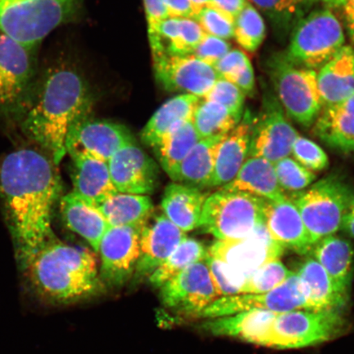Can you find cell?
I'll return each mask as SVG.
<instances>
[{
    "mask_svg": "<svg viewBox=\"0 0 354 354\" xmlns=\"http://www.w3.org/2000/svg\"><path fill=\"white\" fill-rule=\"evenodd\" d=\"M207 35L223 39L234 37V20L211 6L201 8L196 17Z\"/></svg>",
    "mask_w": 354,
    "mask_h": 354,
    "instance_id": "cell-43",
    "label": "cell"
},
{
    "mask_svg": "<svg viewBox=\"0 0 354 354\" xmlns=\"http://www.w3.org/2000/svg\"><path fill=\"white\" fill-rule=\"evenodd\" d=\"M207 249L201 241L187 238L172 253L160 267L158 268L148 279L155 289H160L165 283L190 266L205 260Z\"/></svg>",
    "mask_w": 354,
    "mask_h": 354,
    "instance_id": "cell-36",
    "label": "cell"
},
{
    "mask_svg": "<svg viewBox=\"0 0 354 354\" xmlns=\"http://www.w3.org/2000/svg\"><path fill=\"white\" fill-rule=\"evenodd\" d=\"M348 329V321L342 309H299L281 313L272 323L265 347H311L337 339Z\"/></svg>",
    "mask_w": 354,
    "mask_h": 354,
    "instance_id": "cell-6",
    "label": "cell"
},
{
    "mask_svg": "<svg viewBox=\"0 0 354 354\" xmlns=\"http://www.w3.org/2000/svg\"><path fill=\"white\" fill-rule=\"evenodd\" d=\"M342 24L330 8L314 10L295 26L289 50L291 63L303 68H322L344 46Z\"/></svg>",
    "mask_w": 354,
    "mask_h": 354,
    "instance_id": "cell-8",
    "label": "cell"
},
{
    "mask_svg": "<svg viewBox=\"0 0 354 354\" xmlns=\"http://www.w3.org/2000/svg\"><path fill=\"white\" fill-rule=\"evenodd\" d=\"M265 201L249 193L220 188L207 197L198 228L218 241L249 236L265 225Z\"/></svg>",
    "mask_w": 354,
    "mask_h": 354,
    "instance_id": "cell-4",
    "label": "cell"
},
{
    "mask_svg": "<svg viewBox=\"0 0 354 354\" xmlns=\"http://www.w3.org/2000/svg\"><path fill=\"white\" fill-rule=\"evenodd\" d=\"M233 84L240 88L245 95H253L255 86V77L253 66H252L251 64L248 65L240 77H239Z\"/></svg>",
    "mask_w": 354,
    "mask_h": 354,
    "instance_id": "cell-50",
    "label": "cell"
},
{
    "mask_svg": "<svg viewBox=\"0 0 354 354\" xmlns=\"http://www.w3.org/2000/svg\"><path fill=\"white\" fill-rule=\"evenodd\" d=\"M35 53L0 33V114L19 116L37 81Z\"/></svg>",
    "mask_w": 354,
    "mask_h": 354,
    "instance_id": "cell-10",
    "label": "cell"
},
{
    "mask_svg": "<svg viewBox=\"0 0 354 354\" xmlns=\"http://www.w3.org/2000/svg\"><path fill=\"white\" fill-rule=\"evenodd\" d=\"M201 100L192 95H179L167 101L154 113L141 131L142 142L153 149L178 124L192 120L194 110Z\"/></svg>",
    "mask_w": 354,
    "mask_h": 354,
    "instance_id": "cell-32",
    "label": "cell"
},
{
    "mask_svg": "<svg viewBox=\"0 0 354 354\" xmlns=\"http://www.w3.org/2000/svg\"><path fill=\"white\" fill-rule=\"evenodd\" d=\"M70 157L73 162L74 193L96 206L118 193L111 180L107 162L86 153H75Z\"/></svg>",
    "mask_w": 354,
    "mask_h": 354,
    "instance_id": "cell-23",
    "label": "cell"
},
{
    "mask_svg": "<svg viewBox=\"0 0 354 354\" xmlns=\"http://www.w3.org/2000/svg\"><path fill=\"white\" fill-rule=\"evenodd\" d=\"M274 167L279 185L286 192H302L317 179V176L313 171L307 169L295 159L289 157L277 162Z\"/></svg>",
    "mask_w": 354,
    "mask_h": 354,
    "instance_id": "cell-41",
    "label": "cell"
},
{
    "mask_svg": "<svg viewBox=\"0 0 354 354\" xmlns=\"http://www.w3.org/2000/svg\"><path fill=\"white\" fill-rule=\"evenodd\" d=\"M266 26L260 13L248 3L234 19V37L245 50L254 53L264 41Z\"/></svg>",
    "mask_w": 354,
    "mask_h": 354,
    "instance_id": "cell-38",
    "label": "cell"
},
{
    "mask_svg": "<svg viewBox=\"0 0 354 354\" xmlns=\"http://www.w3.org/2000/svg\"><path fill=\"white\" fill-rule=\"evenodd\" d=\"M260 10L267 13L275 24L282 28L298 22L304 17L305 13L317 3L323 0H250Z\"/></svg>",
    "mask_w": 354,
    "mask_h": 354,
    "instance_id": "cell-39",
    "label": "cell"
},
{
    "mask_svg": "<svg viewBox=\"0 0 354 354\" xmlns=\"http://www.w3.org/2000/svg\"><path fill=\"white\" fill-rule=\"evenodd\" d=\"M298 137L297 131L287 120L280 102L269 95L264 100L262 113L254 119L249 157L262 158L275 165L290 156Z\"/></svg>",
    "mask_w": 354,
    "mask_h": 354,
    "instance_id": "cell-15",
    "label": "cell"
},
{
    "mask_svg": "<svg viewBox=\"0 0 354 354\" xmlns=\"http://www.w3.org/2000/svg\"><path fill=\"white\" fill-rule=\"evenodd\" d=\"M207 194L202 190L180 183L167 185L161 207L172 223L187 234L198 228Z\"/></svg>",
    "mask_w": 354,
    "mask_h": 354,
    "instance_id": "cell-29",
    "label": "cell"
},
{
    "mask_svg": "<svg viewBox=\"0 0 354 354\" xmlns=\"http://www.w3.org/2000/svg\"><path fill=\"white\" fill-rule=\"evenodd\" d=\"M312 252L313 259L328 274L336 290L348 299L354 270L352 243L346 239L332 234L317 241Z\"/></svg>",
    "mask_w": 354,
    "mask_h": 354,
    "instance_id": "cell-26",
    "label": "cell"
},
{
    "mask_svg": "<svg viewBox=\"0 0 354 354\" xmlns=\"http://www.w3.org/2000/svg\"><path fill=\"white\" fill-rule=\"evenodd\" d=\"M155 77L167 91L205 98L220 77L214 66L192 55H153Z\"/></svg>",
    "mask_w": 354,
    "mask_h": 354,
    "instance_id": "cell-16",
    "label": "cell"
},
{
    "mask_svg": "<svg viewBox=\"0 0 354 354\" xmlns=\"http://www.w3.org/2000/svg\"><path fill=\"white\" fill-rule=\"evenodd\" d=\"M297 207L314 243L342 228L345 214L354 201L346 183L335 176L310 185L289 198Z\"/></svg>",
    "mask_w": 354,
    "mask_h": 354,
    "instance_id": "cell-7",
    "label": "cell"
},
{
    "mask_svg": "<svg viewBox=\"0 0 354 354\" xmlns=\"http://www.w3.org/2000/svg\"><path fill=\"white\" fill-rule=\"evenodd\" d=\"M284 251L270 236L265 225L239 240H216L207 249L209 255L223 263L241 291L252 274L266 263L280 259Z\"/></svg>",
    "mask_w": 354,
    "mask_h": 354,
    "instance_id": "cell-11",
    "label": "cell"
},
{
    "mask_svg": "<svg viewBox=\"0 0 354 354\" xmlns=\"http://www.w3.org/2000/svg\"><path fill=\"white\" fill-rule=\"evenodd\" d=\"M323 107L334 105L354 95V48L344 46L317 74Z\"/></svg>",
    "mask_w": 354,
    "mask_h": 354,
    "instance_id": "cell-27",
    "label": "cell"
},
{
    "mask_svg": "<svg viewBox=\"0 0 354 354\" xmlns=\"http://www.w3.org/2000/svg\"><path fill=\"white\" fill-rule=\"evenodd\" d=\"M251 62L249 57L241 50L229 51L223 59L216 63L214 68L219 74L221 78H224L230 82L234 83L240 77L243 71Z\"/></svg>",
    "mask_w": 354,
    "mask_h": 354,
    "instance_id": "cell-47",
    "label": "cell"
},
{
    "mask_svg": "<svg viewBox=\"0 0 354 354\" xmlns=\"http://www.w3.org/2000/svg\"><path fill=\"white\" fill-rule=\"evenodd\" d=\"M59 203L66 227L82 237L98 253L102 239L110 228L98 207L73 192L62 197Z\"/></svg>",
    "mask_w": 354,
    "mask_h": 354,
    "instance_id": "cell-22",
    "label": "cell"
},
{
    "mask_svg": "<svg viewBox=\"0 0 354 354\" xmlns=\"http://www.w3.org/2000/svg\"><path fill=\"white\" fill-rule=\"evenodd\" d=\"M194 6L196 7L198 12L201 10L202 8L209 6L210 0H192Z\"/></svg>",
    "mask_w": 354,
    "mask_h": 354,
    "instance_id": "cell-53",
    "label": "cell"
},
{
    "mask_svg": "<svg viewBox=\"0 0 354 354\" xmlns=\"http://www.w3.org/2000/svg\"><path fill=\"white\" fill-rule=\"evenodd\" d=\"M158 290L163 306L188 320H198L219 298L206 259L185 269Z\"/></svg>",
    "mask_w": 354,
    "mask_h": 354,
    "instance_id": "cell-12",
    "label": "cell"
},
{
    "mask_svg": "<svg viewBox=\"0 0 354 354\" xmlns=\"http://www.w3.org/2000/svg\"><path fill=\"white\" fill-rule=\"evenodd\" d=\"M30 288L52 305H71L100 295L106 289L94 252L57 240L47 243L24 269Z\"/></svg>",
    "mask_w": 354,
    "mask_h": 354,
    "instance_id": "cell-3",
    "label": "cell"
},
{
    "mask_svg": "<svg viewBox=\"0 0 354 354\" xmlns=\"http://www.w3.org/2000/svg\"><path fill=\"white\" fill-rule=\"evenodd\" d=\"M344 0H323L327 7H342Z\"/></svg>",
    "mask_w": 354,
    "mask_h": 354,
    "instance_id": "cell-54",
    "label": "cell"
},
{
    "mask_svg": "<svg viewBox=\"0 0 354 354\" xmlns=\"http://www.w3.org/2000/svg\"><path fill=\"white\" fill-rule=\"evenodd\" d=\"M293 272L280 259L271 261L248 278L241 294H262L271 291L281 286Z\"/></svg>",
    "mask_w": 354,
    "mask_h": 354,
    "instance_id": "cell-40",
    "label": "cell"
},
{
    "mask_svg": "<svg viewBox=\"0 0 354 354\" xmlns=\"http://www.w3.org/2000/svg\"><path fill=\"white\" fill-rule=\"evenodd\" d=\"M135 141L125 126L109 120L83 117L69 128L66 152L70 155L86 153L109 162L115 153Z\"/></svg>",
    "mask_w": 354,
    "mask_h": 354,
    "instance_id": "cell-17",
    "label": "cell"
},
{
    "mask_svg": "<svg viewBox=\"0 0 354 354\" xmlns=\"http://www.w3.org/2000/svg\"><path fill=\"white\" fill-rule=\"evenodd\" d=\"M342 228L344 231L354 238V201L342 221Z\"/></svg>",
    "mask_w": 354,
    "mask_h": 354,
    "instance_id": "cell-52",
    "label": "cell"
},
{
    "mask_svg": "<svg viewBox=\"0 0 354 354\" xmlns=\"http://www.w3.org/2000/svg\"><path fill=\"white\" fill-rule=\"evenodd\" d=\"M277 314L268 310H250L233 315L202 320L198 327L216 337L232 338L265 347Z\"/></svg>",
    "mask_w": 354,
    "mask_h": 354,
    "instance_id": "cell-21",
    "label": "cell"
},
{
    "mask_svg": "<svg viewBox=\"0 0 354 354\" xmlns=\"http://www.w3.org/2000/svg\"><path fill=\"white\" fill-rule=\"evenodd\" d=\"M227 135L199 140L180 163L172 180L201 190L210 188L216 154L221 141Z\"/></svg>",
    "mask_w": 354,
    "mask_h": 354,
    "instance_id": "cell-30",
    "label": "cell"
},
{
    "mask_svg": "<svg viewBox=\"0 0 354 354\" xmlns=\"http://www.w3.org/2000/svg\"><path fill=\"white\" fill-rule=\"evenodd\" d=\"M270 74L278 100L290 118L304 127L313 125L323 107L317 73L277 56L270 64Z\"/></svg>",
    "mask_w": 354,
    "mask_h": 354,
    "instance_id": "cell-9",
    "label": "cell"
},
{
    "mask_svg": "<svg viewBox=\"0 0 354 354\" xmlns=\"http://www.w3.org/2000/svg\"><path fill=\"white\" fill-rule=\"evenodd\" d=\"M295 160L310 171H320L329 165V158L319 145L299 136L292 147Z\"/></svg>",
    "mask_w": 354,
    "mask_h": 354,
    "instance_id": "cell-44",
    "label": "cell"
},
{
    "mask_svg": "<svg viewBox=\"0 0 354 354\" xmlns=\"http://www.w3.org/2000/svg\"><path fill=\"white\" fill-rule=\"evenodd\" d=\"M302 283L308 310L343 309L348 299L336 290L328 274L313 258L304 261L296 272Z\"/></svg>",
    "mask_w": 354,
    "mask_h": 354,
    "instance_id": "cell-31",
    "label": "cell"
},
{
    "mask_svg": "<svg viewBox=\"0 0 354 354\" xmlns=\"http://www.w3.org/2000/svg\"><path fill=\"white\" fill-rule=\"evenodd\" d=\"M264 219L270 236L285 250L302 255L312 251L315 243L289 198L279 202L265 201Z\"/></svg>",
    "mask_w": 354,
    "mask_h": 354,
    "instance_id": "cell-20",
    "label": "cell"
},
{
    "mask_svg": "<svg viewBox=\"0 0 354 354\" xmlns=\"http://www.w3.org/2000/svg\"><path fill=\"white\" fill-rule=\"evenodd\" d=\"M254 119L246 113L243 121L221 141L216 154L214 176L210 187H223L236 176L249 157Z\"/></svg>",
    "mask_w": 354,
    "mask_h": 354,
    "instance_id": "cell-24",
    "label": "cell"
},
{
    "mask_svg": "<svg viewBox=\"0 0 354 354\" xmlns=\"http://www.w3.org/2000/svg\"><path fill=\"white\" fill-rule=\"evenodd\" d=\"M144 3L148 37L153 55L163 52L158 30L162 22L168 19L165 0H144Z\"/></svg>",
    "mask_w": 354,
    "mask_h": 354,
    "instance_id": "cell-45",
    "label": "cell"
},
{
    "mask_svg": "<svg viewBox=\"0 0 354 354\" xmlns=\"http://www.w3.org/2000/svg\"><path fill=\"white\" fill-rule=\"evenodd\" d=\"M192 122L202 140L227 135L241 120L234 117L223 105L201 99L194 110Z\"/></svg>",
    "mask_w": 354,
    "mask_h": 354,
    "instance_id": "cell-37",
    "label": "cell"
},
{
    "mask_svg": "<svg viewBox=\"0 0 354 354\" xmlns=\"http://www.w3.org/2000/svg\"><path fill=\"white\" fill-rule=\"evenodd\" d=\"M192 120L178 124L153 148L159 163L172 180L180 163L201 140Z\"/></svg>",
    "mask_w": 354,
    "mask_h": 354,
    "instance_id": "cell-34",
    "label": "cell"
},
{
    "mask_svg": "<svg viewBox=\"0 0 354 354\" xmlns=\"http://www.w3.org/2000/svg\"><path fill=\"white\" fill-rule=\"evenodd\" d=\"M258 309L278 313L308 310L302 283L297 273L294 272L281 286L266 293L220 297L201 313L198 320L212 319Z\"/></svg>",
    "mask_w": 354,
    "mask_h": 354,
    "instance_id": "cell-13",
    "label": "cell"
},
{
    "mask_svg": "<svg viewBox=\"0 0 354 354\" xmlns=\"http://www.w3.org/2000/svg\"><path fill=\"white\" fill-rule=\"evenodd\" d=\"M168 17L196 19L198 10L192 0H165Z\"/></svg>",
    "mask_w": 354,
    "mask_h": 354,
    "instance_id": "cell-48",
    "label": "cell"
},
{
    "mask_svg": "<svg viewBox=\"0 0 354 354\" xmlns=\"http://www.w3.org/2000/svg\"><path fill=\"white\" fill-rule=\"evenodd\" d=\"M231 51V44L225 39L206 35L193 52L192 56L207 64L214 66Z\"/></svg>",
    "mask_w": 354,
    "mask_h": 354,
    "instance_id": "cell-46",
    "label": "cell"
},
{
    "mask_svg": "<svg viewBox=\"0 0 354 354\" xmlns=\"http://www.w3.org/2000/svg\"><path fill=\"white\" fill-rule=\"evenodd\" d=\"M92 100L86 82L76 71L56 68L35 82L19 116L22 131L50 155L56 165L64 158L69 128L90 116Z\"/></svg>",
    "mask_w": 354,
    "mask_h": 354,
    "instance_id": "cell-2",
    "label": "cell"
},
{
    "mask_svg": "<svg viewBox=\"0 0 354 354\" xmlns=\"http://www.w3.org/2000/svg\"><path fill=\"white\" fill-rule=\"evenodd\" d=\"M313 125L314 135L329 147L354 153V95L324 107Z\"/></svg>",
    "mask_w": 354,
    "mask_h": 354,
    "instance_id": "cell-25",
    "label": "cell"
},
{
    "mask_svg": "<svg viewBox=\"0 0 354 354\" xmlns=\"http://www.w3.org/2000/svg\"><path fill=\"white\" fill-rule=\"evenodd\" d=\"M342 7L345 28L349 38L354 43V0H344Z\"/></svg>",
    "mask_w": 354,
    "mask_h": 354,
    "instance_id": "cell-51",
    "label": "cell"
},
{
    "mask_svg": "<svg viewBox=\"0 0 354 354\" xmlns=\"http://www.w3.org/2000/svg\"><path fill=\"white\" fill-rule=\"evenodd\" d=\"M245 95L240 88L224 78H219L203 100L223 105L241 121Z\"/></svg>",
    "mask_w": 354,
    "mask_h": 354,
    "instance_id": "cell-42",
    "label": "cell"
},
{
    "mask_svg": "<svg viewBox=\"0 0 354 354\" xmlns=\"http://www.w3.org/2000/svg\"><path fill=\"white\" fill-rule=\"evenodd\" d=\"M144 227H110L102 239L98 251L99 275L106 289H121L132 281Z\"/></svg>",
    "mask_w": 354,
    "mask_h": 354,
    "instance_id": "cell-14",
    "label": "cell"
},
{
    "mask_svg": "<svg viewBox=\"0 0 354 354\" xmlns=\"http://www.w3.org/2000/svg\"><path fill=\"white\" fill-rule=\"evenodd\" d=\"M153 216L145 225L140 234L139 260L132 279L135 283L149 279L188 238L187 234L177 227L165 214Z\"/></svg>",
    "mask_w": 354,
    "mask_h": 354,
    "instance_id": "cell-19",
    "label": "cell"
},
{
    "mask_svg": "<svg viewBox=\"0 0 354 354\" xmlns=\"http://www.w3.org/2000/svg\"><path fill=\"white\" fill-rule=\"evenodd\" d=\"M248 3L247 0H210L209 6L234 20Z\"/></svg>",
    "mask_w": 354,
    "mask_h": 354,
    "instance_id": "cell-49",
    "label": "cell"
},
{
    "mask_svg": "<svg viewBox=\"0 0 354 354\" xmlns=\"http://www.w3.org/2000/svg\"><path fill=\"white\" fill-rule=\"evenodd\" d=\"M56 166L46 154L26 148L8 154L0 163V194L22 270L55 238L53 211L62 190Z\"/></svg>",
    "mask_w": 354,
    "mask_h": 354,
    "instance_id": "cell-1",
    "label": "cell"
},
{
    "mask_svg": "<svg viewBox=\"0 0 354 354\" xmlns=\"http://www.w3.org/2000/svg\"><path fill=\"white\" fill-rule=\"evenodd\" d=\"M76 0H0V33L30 48L69 19Z\"/></svg>",
    "mask_w": 354,
    "mask_h": 354,
    "instance_id": "cell-5",
    "label": "cell"
},
{
    "mask_svg": "<svg viewBox=\"0 0 354 354\" xmlns=\"http://www.w3.org/2000/svg\"><path fill=\"white\" fill-rule=\"evenodd\" d=\"M108 165L111 180L119 193L149 196L157 188V163L136 140L115 153Z\"/></svg>",
    "mask_w": 354,
    "mask_h": 354,
    "instance_id": "cell-18",
    "label": "cell"
},
{
    "mask_svg": "<svg viewBox=\"0 0 354 354\" xmlns=\"http://www.w3.org/2000/svg\"><path fill=\"white\" fill-rule=\"evenodd\" d=\"M97 207L110 227H144L154 209L148 196L119 192Z\"/></svg>",
    "mask_w": 354,
    "mask_h": 354,
    "instance_id": "cell-33",
    "label": "cell"
},
{
    "mask_svg": "<svg viewBox=\"0 0 354 354\" xmlns=\"http://www.w3.org/2000/svg\"><path fill=\"white\" fill-rule=\"evenodd\" d=\"M158 35L166 54L189 56L207 34L194 19L168 17L159 26Z\"/></svg>",
    "mask_w": 354,
    "mask_h": 354,
    "instance_id": "cell-35",
    "label": "cell"
},
{
    "mask_svg": "<svg viewBox=\"0 0 354 354\" xmlns=\"http://www.w3.org/2000/svg\"><path fill=\"white\" fill-rule=\"evenodd\" d=\"M221 188L249 193L273 202L288 198L279 185L275 167L262 158L249 157L231 183Z\"/></svg>",
    "mask_w": 354,
    "mask_h": 354,
    "instance_id": "cell-28",
    "label": "cell"
}]
</instances>
